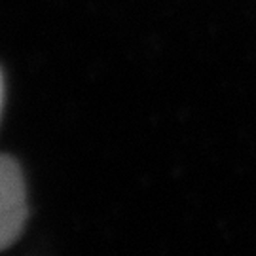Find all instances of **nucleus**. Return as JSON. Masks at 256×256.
Here are the masks:
<instances>
[{"label":"nucleus","instance_id":"f257e3e1","mask_svg":"<svg viewBox=\"0 0 256 256\" xmlns=\"http://www.w3.org/2000/svg\"><path fill=\"white\" fill-rule=\"evenodd\" d=\"M28 216L27 186L18 162L0 154V250L19 239Z\"/></svg>","mask_w":256,"mask_h":256},{"label":"nucleus","instance_id":"f03ea898","mask_svg":"<svg viewBox=\"0 0 256 256\" xmlns=\"http://www.w3.org/2000/svg\"><path fill=\"white\" fill-rule=\"evenodd\" d=\"M2 106H4V78L0 72V114H2Z\"/></svg>","mask_w":256,"mask_h":256}]
</instances>
